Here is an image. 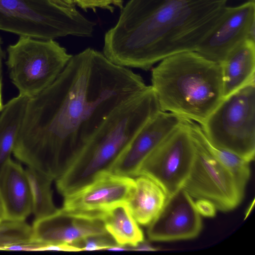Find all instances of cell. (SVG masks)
<instances>
[{
  "instance_id": "cell-29",
  "label": "cell",
  "mask_w": 255,
  "mask_h": 255,
  "mask_svg": "<svg viewBox=\"0 0 255 255\" xmlns=\"http://www.w3.org/2000/svg\"><path fill=\"white\" fill-rule=\"evenodd\" d=\"M54 3L59 5L66 7H72L75 6V5L70 2L68 0H50Z\"/></svg>"
},
{
  "instance_id": "cell-9",
  "label": "cell",
  "mask_w": 255,
  "mask_h": 255,
  "mask_svg": "<svg viewBox=\"0 0 255 255\" xmlns=\"http://www.w3.org/2000/svg\"><path fill=\"white\" fill-rule=\"evenodd\" d=\"M193 137L195 156L182 188L193 198L210 201L217 210L223 212L234 210L243 199L245 187Z\"/></svg>"
},
{
  "instance_id": "cell-19",
  "label": "cell",
  "mask_w": 255,
  "mask_h": 255,
  "mask_svg": "<svg viewBox=\"0 0 255 255\" xmlns=\"http://www.w3.org/2000/svg\"><path fill=\"white\" fill-rule=\"evenodd\" d=\"M28 99L18 94L4 105L0 112V170L13 152Z\"/></svg>"
},
{
  "instance_id": "cell-17",
  "label": "cell",
  "mask_w": 255,
  "mask_h": 255,
  "mask_svg": "<svg viewBox=\"0 0 255 255\" xmlns=\"http://www.w3.org/2000/svg\"><path fill=\"white\" fill-rule=\"evenodd\" d=\"M134 181L127 205L138 224L148 225L162 209L167 196L158 184L146 176L138 175Z\"/></svg>"
},
{
  "instance_id": "cell-5",
  "label": "cell",
  "mask_w": 255,
  "mask_h": 255,
  "mask_svg": "<svg viewBox=\"0 0 255 255\" xmlns=\"http://www.w3.org/2000/svg\"><path fill=\"white\" fill-rule=\"evenodd\" d=\"M94 22L50 0H0V30L42 40L89 37Z\"/></svg>"
},
{
  "instance_id": "cell-1",
  "label": "cell",
  "mask_w": 255,
  "mask_h": 255,
  "mask_svg": "<svg viewBox=\"0 0 255 255\" xmlns=\"http://www.w3.org/2000/svg\"><path fill=\"white\" fill-rule=\"evenodd\" d=\"M147 87L95 49L72 55L51 85L28 99L14 156L57 179L106 119Z\"/></svg>"
},
{
  "instance_id": "cell-3",
  "label": "cell",
  "mask_w": 255,
  "mask_h": 255,
  "mask_svg": "<svg viewBox=\"0 0 255 255\" xmlns=\"http://www.w3.org/2000/svg\"><path fill=\"white\" fill-rule=\"evenodd\" d=\"M161 111L151 86L114 111L56 179L63 196L111 172L115 164L139 130Z\"/></svg>"
},
{
  "instance_id": "cell-13",
  "label": "cell",
  "mask_w": 255,
  "mask_h": 255,
  "mask_svg": "<svg viewBox=\"0 0 255 255\" xmlns=\"http://www.w3.org/2000/svg\"><path fill=\"white\" fill-rule=\"evenodd\" d=\"M101 213H79L58 209L47 216L35 219L33 239L47 244L73 245L88 236L108 233Z\"/></svg>"
},
{
  "instance_id": "cell-24",
  "label": "cell",
  "mask_w": 255,
  "mask_h": 255,
  "mask_svg": "<svg viewBox=\"0 0 255 255\" xmlns=\"http://www.w3.org/2000/svg\"><path fill=\"white\" fill-rule=\"evenodd\" d=\"M70 2L78 5L85 11L88 9L96 10L97 8L107 9L113 12L115 8L122 9L123 0H68Z\"/></svg>"
},
{
  "instance_id": "cell-25",
  "label": "cell",
  "mask_w": 255,
  "mask_h": 255,
  "mask_svg": "<svg viewBox=\"0 0 255 255\" xmlns=\"http://www.w3.org/2000/svg\"><path fill=\"white\" fill-rule=\"evenodd\" d=\"M48 244L38 241L34 239L14 245L5 249V251H43Z\"/></svg>"
},
{
  "instance_id": "cell-7",
  "label": "cell",
  "mask_w": 255,
  "mask_h": 255,
  "mask_svg": "<svg viewBox=\"0 0 255 255\" xmlns=\"http://www.w3.org/2000/svg\"><path fill=\"white\" fill-rule=\"evenodd\" d=\"M200 126L216 147L233 152L249 162L254 160L255 83L224 98Z\"/></svg>"
},
{
  "instance_id": "cell-20",
  "label": "cell",
  "mask_w": 255,
  "mask_h": 255,
  "mask_svg": "<svg viewBox=\"0 0 255 255\" xmlns=\"http://www.w3.org/2000/svg\"><path fill=\"white\" fill-rule=\"evenodd\" d=\"M187 122L193 136L214 158L233 174L241 185L246 188L251 175L250 162L233 152L216 147L207 138L199 124L189 120Z\"/></svg>"
},
{
  "instance_id": "cell-30",
  "label": "cell",
  "mask_w": 255,
  "mask_h": 255,
  "mask_svg": "<svg viewBox=\"0 0 255 255\" xmlns=\"http://www.w3.org/2000/svg\"><path fill=\"white\" fill-rule=\"evenodd\" d=\"M6 220L5 211L3 204L0 196V223Z\"/></svg>"
},
{
  "instance_id": "cell-31",
  "label": "cell",
  "mask_w": 255,
  "mask_h": 255,
  "mask_svg": "<svg viewBox=\"0 0 255 255\" xmlns=\"http://www.w3.org/2000/svg\"><path fill=\"white\" fill-rule=\"evenodd\" d=\"M247 1H255V0H246Z\"/></svg>"
},
{
  "instance_id": "cell-28",
  "label": "cell",
  "mask_w": 255,
  "mask_h": 255,
  "mask_svg": "<svg viewBox=\"0 0 255 255\" xmlns=\"http://www.w3.org/2000/svg\"><path fill=\"white\" fill-rule=\"evenodd\" d=\"M157 249L151 246L149 244L144 241L138 243L136 246L132 248L131 250L134 251H156Z\"/></svg>"
},
{
  "instance_id": "cell-16",
  "label": "cell",
  "mask_w": 255,
  "mask_h": 255,
  "mask_svg": "<svg viewBox=\"0 0 255 255\" xmlns=\"http://www.w3.org/2000/svg\"><path fill=\"white\" fill-rule=\"evenodd\" d=\"M221 65L224 98L255 83V41H243L228 54Z\"/></svg>"
},
{
  "instance_id": "cell-8",
  "label": "cell",
  "mask_w": 255,
  "mask_h": 255,
  "mask_svg": "<svg viewBox=\"0 0 255 255\" xmlns=\"http://www.w3.org/2000/svg\"><path fill=\"white\" fill-rule=\"evenodd\" d=\"M196 149L187 120L183 119L146 158L138 176L152 179L169 197L183 187L191 170Z\"/></svg>"
},
{
  "instance_id": "cell-6",
  "label": "cell",
  "mask_w": 255,
  "mask_h": 255,
  "mask_svg": "<svg viewBox=\"0 0 255 255\" xmlns=\"http://www.w3.org/2000/svg\"><path fill=\"white\" fill-rule=\"evenodd\" d=\"M6 64L19 95L34 97L51 85L72 55L54 39L19 36L7 48Z\"/></svg>"
},
{
  "instance_id": "cell-2",
  "label": "cell",
  "mask_w": 255,
  "mask_h": 255,
  "mask_svg": "<svg viewBox=\"0 0 255 255\" xmlns=\"http://www.w3.org/2000/svg\"><path fill=\"white\" fill-rule=\"evenodd\" d=\"M229 0H129L105 35L103 54L114 63L147 70L172 55L195 51Z\"/></svg>"
},
{
  "instance_id": "cell-21",
  "label": "cell",
  "mask_w": 255,
  "mask_h": 255,
  "mask_svg": "<svg viewBox=\"0 0 255 255\" xmlns=\"http://www.w3.org/2000/svg\"><path fill=\"white\" fill-rule=\"evenodd\" d=\"M31 198L32 213L35 219L49 215L57 210L53 199L52 178L31 167L25 169Z\"/></svg>"
},
{
  "instance_id": "cell-4",
  "label": "cell",
  "mask_w": 255,
  "mask_h": 255,
  "mask_svg": "<svg viewBox=\"0 0 255 255\" xmlns=\"http://www.w3.org/2000/svg\"><path fill=\"white\" fill-rule=\"evenodd\" d=\"M161 111L202 125L224 99L222 65L196 51L164 58L152 69Z\"/></svg>"
},
{
  "instance_id": "cell-15",
  "label": "cell",
  "mask_w": 255,
  "mask_h": 255,
  "mask_svg": "<svg viewBox=\"0 0 255 255\" xmlns=\"http://www.w3.org/2000/svg\"><path fill=\"white\" fill-rule=\"evenodd\" d=\"M0 196L6 220L25 221L32 213V198L25 169L9 158L0 170Z\"/></svg>"
},
{
  "instance_id": "cell-22",
  "label": "cell",
  "mask_w": 255,
  "mask_h": 255,
  "mask_svg": "<svg viewBox=\"0 0 255 255\" xmlns=\"http://www.w3.org/2000/svg\"><path fill=\"white\" fill-rule=\"evenodd\" d=\"M33 239L32 227L25 221L4 220L0 223V250Z\"/></svg>"
},
{
  "instance_id": "cell-11",
  "label": "cell",
  "mask_w": 255,
  "mask_h": 255,
  "mask_svg": "<svg viewBox=\"0 0 255 255\" xmlns=\"http://www.w3.org/2000/svg\"><path fill=\"white\" fill-rule=\"evenodd\" d=\"M148 226L150 240L169 242L196 238L202 230V222L193 198L182 188L167 198Z\"/></svg>"
},
{
  "instance_id": "cell-10",
  "label": "cell",
  "mask_w": 255,
  "mask_h": 255,
  "mask_svg": "<svg viewBox=\"0 0 255 255\" xmlns=\"http://www.w3.org/2000/svg\"><path fill=\"white\" fill-rule=\"evenodd\" d=\"M247 39L255 41V1L227 6L217 24L195 51L221 64L233 49Z\"/></svg>"
},
{
  "instance_id": "cell-27",
  "label": "cell",
  "mask_w": 255,
  "mask_h": 255,
  "mask_svg": "<svg viewBox=\"0 0 255 255\" xmlns=\"http://www.w3.org/2000/svg\"><path fill=\"white\" fill-rule=\"evenodd\" d=\"M4 53L2 48V41L0 37V114L3 107L2 100V62L3 58Z\"/></svg>"
},
{
  "instance_id": "cell-23",
  "label": "cell",
  "mask_w": 255,
  "mask_h": 255,
  "mask_svg": "<svg viewBox=\"0 0 255 255\" xmlns=\"http://www.w3.org/2000/svg\"><path fill=\"white\" fill-rule=\"evenodd\" d=\"M116 245L117 244L113 238L107 233L87 237L72 245L79 249L80 251H93L109 250Z\"/></svg>"
},
{
  "instance_id": "cell-12",
  "label": "cell",
  "mask_w": 255,
  "mask_h": 255,
  "mask_svg": "<svg viewBox=\"0 0 255 255\" xmlns=\"http://www.w3.org/2000/svg\"><path fill=\"white\" fill-rule=\"evenodd\" d=\"M134 187L133 178L103 173L78 190L63 196L62 208L79 213L104 212L117 205L127 203Z\"/></svg>"
},
{
  "instance_id": "cell-18",
  "label": "cell",
  "mask_w": 255,
  "mask_h": 255,
  "mask_svg": "<svg viewBox=\"0 0 255 255\" xmlns=\"http://www.w3.org/2000/svg\"><path fill=\"white\" fill-rule=\"evenodd\" d=\"M107 232L117 245L131 248L144 241L143 232L132 216L127 203L117 205L101 212Z\"/></svg>"
},
{
  "instance_id": "cell-26",
  "label": "cell",
  "mask_w": 255,
  "mask_h": 255,
  "mask_svg": "<svg viewBox=\"0 0 255 255\" xmlns=\"http://www.w3.org/2000/svg\"><path fill=\"white\" fill-rule=\"evenodd\" d=\"M195 204L200 215L207 217L215 216L217 209L210 201L205 199H197L195 202Z\"/></svg>"
},
{
  "instance_id": "cell-14",
  "label": "cell",
  "mask_w": 255,
  "mask_h": 255,
  "mask_svg": "<svg viewBox=\"0 0 255 255\" xmlns=\"http://www.w3.org/2000/svg\"><path fill=\"white\" fill-rule=\"evenodd\" d=\"M183 119L160 111L139 130L119 158L111 172L133 178L149 154L182 122Z\"/></svg>"
}]
</instances>
